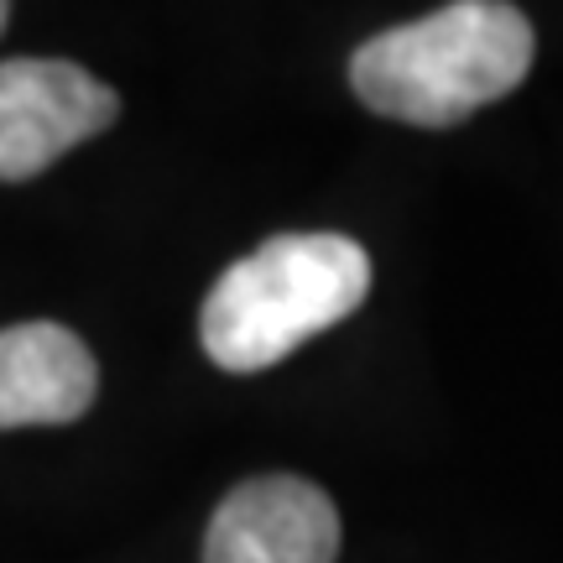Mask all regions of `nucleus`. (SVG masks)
<instances>
[{
	"mask_svg": "<svg viewBox=\"0 0 563 563\" xmlns=\"http://www.w3.org/2000/svg\"><path fill=\"white\" fill-rule=\"evenodd\" d=\"M5 21H11V5H0V32H5Z\"/></svg>",
	"mask_w": 563,
	"mask_h": 563,
	"instance_id": "6",
	"label": "nucleus"
},
{
	"mask_svg": "<svg viewBox=\"0 0 563 563\" xmlns=\"http://www.w3.org/2000/svg\"><path fill=\"white\" fill-rule=\"evenodd\" d=\"M121 95L68 58L0 63V183H26L110 131Z\"/></svg>",
	"mask_w": 563,
	"mask_h": 563,
	"instance_id": "3",
	"label": "nucleus"
},
{
	"mask_svg": "<svg viewBox=\"0 0 563 563\" xmlns=\"http://www.w3.org/2000/svg\"><path fill=\"white\" fill-rule=\"evenodd\" d=\"M532 68V21L501 0H454L402 21L350 58L365 110L407 125H460L511 95Z\"/></svg>",
	"mask_w": 563,
	"mask_h": 563,
	"instance_id": "1",
	"label": "nucleus"
},
{
	"mask_svg": "<svg viewBox=\"0 0 563 563\" xmlns=\"http://www.w3.org/2000/svg\"><path fill=\"white\" fill-rule=\"evenodd\" d=\"M340 511L302 475H256L235 485L203 532V563H334Z\"/></svg>",
	"mask_w": 563,
	"mask_h": 563,
	"instance_id": "4",
	"label": "nucleus"
},
{
	"mask_svg": "<svg viewBox=\"0 0 563 563\" xmlns=\"http://www.w3.org/2000/svg\"><path fill=\"white\" fill-rule=\"evenodd\" d=\"M371 292V256L334 230L272 235L230 266L199 313V340L220 371L251 376L344 323Z\"/></svg>",
	"mask_w": 563,
	"mask_h": 563,
	"instance_id": "2",
	"label": "nucleus"
},
{
	"mask_svg": "<svg viewBox=\"0 0 563 563\" xmlns=\"http://www.w3.org/2000/svg\"><path fill=\"white\" fill-rule=\"evenodd\" d=\"M95 391L100 365L68 323L32 319L0 329V433L79 422Z\"/></svg>",
	"mask_w": 563,
	"mask_h": 563,
	"instance_id": "5",
	"label": "nucleus"
}]
</instances>
